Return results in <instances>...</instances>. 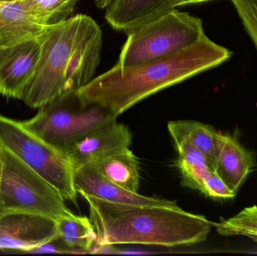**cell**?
Segmentation results:
<instances>
[{
	"label": "cell",
	"instance_id": "25",
	"mask_svg": "<svg viewBox=\"0 0 257 256\" xmlns=\"http://www.w3.org/2000/svg\"><path fill=\"white\" fill-rule=\"evenodd\" d=\"M113 0H95L96 7L99 9H105L109 6Z\"/></svg>",
	"mask_w": 257,
	"mask_h": 256
},
{
	"label": "cell",
	"instance_id": "20",
	"mask_svg": "<svg viewBox=\"0 0 257 256\" xmlns=\"http://www.w3.org/2000/svg\"><path fill=\"white\" fill-rule=\"evenodd\" d=\"M220 235L244 236L257 243V205L245 207L232 217L213 223Z\"/></svg>",
	"mask_w": 257,
	"mask_h": 256
},
{
	"label": "cell",
	"instance_id": "28",
	"mask_svg": "<svg viewBox=\"0 0 257 256\" xmlns=\"http://www.w3.org/2000/svg\"><path fill=\"white\" fill-rule=\"evenodd\" d=\"M2 213H1V210H0V216H1Z\"/></svg>",
	"mask_w": 257,
	"mask_h": 256
},
{
	"label": "cell",
	"instance_id": "6",
	"mask_svg": "<svg viewBox=\"0 0 257 256\" xmlns=\"http://www.w3.org/2000/svg\"><path fill=\"white\" fill-rule=\"evenodd\" d=\"M80 18L81 15H77L48 26L39 37V61L21 98L27 106L39 108L61 96Z\"/></svg>",
	"mask_w": 257,
	"mask_h": 256
},
{
	"label": "cell",
	"instance_id": "21",
	"mask_svg": "<svg viewBox=\"0 0 257 256\" xmlns=\"http://www.w3.org/2000/svg\"><path fill=\"white\" fill-rule=\"evenodd\" d=\"M175 166L179 171L183 186L203 194L205 180L211 171H214L209 165H197L189 163L178 159Z\"/></svg>",
	"mask_w": 257,
	"mask_h": 256
},
{
	"label": "cell",
	"instance_id": "11",
	"mask_svg": "<svg viewBox=\"0 0 257 256\" xmlns=\"http://www.w3.org/2000/svg\"><path fill=\"white\" fill-rule=\"evenodd\" d=\"M131 131L117 120L78 138L65 150L74 171L96 159L112 154L132 144Z\"/></svg>",
	"mask_w": 257,
	"mask_h": 256
},
{
	"label": "cell",
	"instance_id": "12",
	"mask_svg": "<svg viewBox=\"0 0 257 256\" xmlns=\"http://www.w3.org/2000/svg\"><path fill=\"white\" fill-rule=\"evenodd\" d=\"M74 183L78 194H85L105 201L133 205L164 206L178 208L177 201L144 196L128 191L99 174L90 165L74 171Z\"/></svg>",
	"mask_w": 257,
	"mask_h": 256
},
{
	"label": "cell",
	"instance_id": "18",
	"mask_svg": "<svg viewBox=\"0 0 257 256\" xmlns=\"http://www.w3.org/2000/svg\"><path fill=\"white\" fill-rule=\"evenodd\" d=\"M57 223L59 236L77 254L93 253L97 236L90 218L71 211Z\"/></svg>",
	"mask_w": 257,
	"mask_h": 256
},
{
	"label": "cell",
	"instance_id": "7",
	"mask_svg": "<svg viewBox=\"0 0 257 256\" xmlns=\"http://www.w3.org/2000/svg\"><path fill=\"white\" fill-rule=\"evenodd\" d=\"M0 147L7 149L57 189L66 201L76 204L74 169L64 153L27 130L21 121L0 114Z\"/></svg>",
	"mask_w": 257,
	"mask_h": 256
},
{
	"label": "cell",
	"instance_id": "1",
	"mask_svg": "<svg viewBox=\"0 0 257 256\" xmlns=\"http://www.w3.org/2000/svg\"><path fill=\"white\" fill-rule=\"evenodd\" d=\"M232 55L205 35L174 55L136 66L116 64L75 95L83 107L96 105L117 117L151 95L217 67Z\"/></svg>",
	"mask_w": 257,
	"mask_h": 256
},
{
	"label": "cell",
	"instance_id": "16",
	"mask_svg": "<svg viewBox=\"0 0 257 256\" xmlns=\"http://www.w3.org/2000/svg\"><path fill=\"white\" fill-rule=\"evenodd\" d=\"M87 165H91L109 181L131 192H138L140 184V164L130 147L96 159Z\"/></svg>",
	"mask_w": 257,
	"mask_h": 256
},
{
	"label": "cell",
	"instance_id": "19",
	"mask_svg": "<svg viewBox=\"0 0 257 256\" xmlns=\"http://www.w3.org/2000/svg\"><path fill=\"white\" fill-rule=\"evenodd\" d=\"M41 24L52 26L72 16L79 0H16Z\"/></svg>",
	"mask_w": 257,
	"mask_h": 256
},
{
	"label": "cell",
	"instance_id": "22",
	"mask_svg": "<svg viewBox=\"0 0 257 256\" xmlns=\"http://www.w3.org/2000/svg\"><path fill=\"white\" fill-rule=\"evenodd\" d=\"M257 49V0H231Z\"/></svg>",
	"mask_w": 257,
	"mask_h": 256
},
{
	"label": "cell",
	"instance_id": "15",
	"mask_svg": "<svg viewBox=\"0 0 257 256\" xmlns=\"http://www.w3.org/2000/svg\"><path fill=\"white\" fill-rule=\"evenodd\" d=\"M48 27L16 0H0V47L39 39Z\"/></svg>",
	"mask_w": 257,
	"mask_h": 256
},
{
	"label": "cell",
	"instance_id": "14",
	"mask_svg": "<svg viewBox=\"0 0 257 256\" xmlns=\"http://www.w3.org/2000/svg\"><path fill=\"white\" fill-rule=\"evenodd\" d=\"M253 155L234 137L220 135L214 171L236 195L254 166Z\"/></svg>",
	"mask_w": 257,
	"mask_h": 256
},
{
	"label": "cell",
	"instance_id": "24",
	"mask_svg": "<svg viewBox=\"0 0 257 256\" xmlns=\"http://www.w3.org/2000/svg\"><path fill=\"white\" fill-rule=\"evenodd\" d=\"M29 253H66L77 254L72 248L69 247L60 236L32 249Z\"/></svg>",
	"mask_w": 257,
	"mask_h": 256
},
{
	"label": "cell",
	"instance_id": "23",
	"mask_svg": "<svg viewBox=\"0 0 257 256\" xmlns=\"http://www.w3.org/2000/svg\"><path fill=\"white\" fill-rule=\"evenodd\" d=\"M203 195L218 200L231 199L236 195L214 171L210 172L205 180Z\"/></svg>",
	"mask_w": 257,
	"mask_h": 256
},
{
	"label": "cell",
	"instance_id": "13",
	"mask_svg": "<svg viewBox=\"0 0 257 256\" xmlns=\"http://www.w3.org/2000/svg\"><path fill=\"white\" fill-rule=\"evenodd\" d=\"M180 0H113L105 19L114 30L126 32L179 6Z\"/></svg>",
	"mask_w": 257,
	"mask_h": 256
},
{
	"label": "cell",
	"instance_id": "8",
	"mask_svg": "<svg viewBox=\"0 0 257 256\" xmlns=\"http://www.w3.org/2000/svg\"><path fill=\"white\" fill-rule=\"evenodd\" d=\"M102 34L97 23L81 15L79 27L66 68L62 96L75 94L94 78L100 63Z\"/></svg>",
	"mask_w": 257,
	"mask_h": 256
},
{
	"label": "cell",
	"instance_id": "5",
	"mask_svg": "<svg viewBox=\"0 0 257 256\" xmlns=\"http://www.w3.org/2000/svg\"><path fill=\"white\" fill-rule=\"evenodd\" d=\"M117 117L96 105L83 107L75 94L62 96L39 108L21 121L23 126L64 153L72 143Z\"/></svg>",
	"mask_w": 257,
	"mask_h": 256
},
{
	"label": "cell",
	"instance_id": "4",
	"mask_svg": "<svg viewBox=\"0 0 257 256\" xmlns=\"http://www.w3.org/2000/svg\"><path fill=\"white\" fill-rule=\"evenodd\" d=\"M1 213L21 212L60 219L70 213L66 200L19 158L0 147Z\"/></svg>",
	"mask_w": 257,
	"mask_h": 256
},
{
	"label": "cell",
	"instance_id": "10",
	"mask_svg": "<svg viewBox=\"0 0 257 256\" xmlns=\"http://www.w3.org/2000/svg\"><path fill=\"white\" fill-rule=\"evenodd\" d=\"M39 39L0 47V94L21 100L40 54Z\"/></svg>",
	"mask_w": 257,
	"mask_h": 256
},
{
	"label": "cell",
	"instance_id": "3",
	"mask_svg": "<svg viewBox=\"0 0 257 256\" xmlns=\"http://www.w3.org/2000/svg\"><path fill=\"white\" fill-rule=\"evenodd\" d=\"M125 33L117 63L124 67L174 55L205 35L202 19L175 9Z\"/></svg>",
	"mask_w": 257,
	"mask_h": 256
},
{
	"label": "cell",
	"instance_id": "26",
	"mask_svg": "<svg viewBox=\"0 0 257 256\" xmlns=\"http://www.w3.org/2000/svg\"><path fill=\"white\" fill-rule=\"evenodd\" d=\"M212 1V0H180L179 6H185V5L197 4V3H206V2Z\"/></svg>",
	"mask_w": 257,
	"mask_h": 256
},
{
	"label": "cell",
	"instance_id": "17",
	"mask_svg": "<svg viewBox=\"0 0 257 256\" xmlns=\"http://www.w3.org/2000/svg\"><path fill=\"white\" fill-rule=\"evenodd\" d=\"M168 130L170 135H179L190 141L205 155L214 170L221 135L220 132L209 125L194 120L169 122Z\"/></svg>",
	"mask_w": 257,
	"mask_h": 256
},
{
	"label": "cell",
	"instance_id": "2",
	"mask_svg": "<svg viewBox=\"0 0 257 256\" xmlns=\"http://www.w3.org/2000/svg\"><path fill=\"white\" fill-rule=\"evenodd\" d=\"M87 201L99 248L117 244L190 246L205 242L213 222L181 207L109 202L80 194Z\"/></svg>",
	"mask_w": 257,
	"mask_h": 256
},
{
	"label": "cell",
	"instance_id": "9",
	"mask_svg": "<svg viewBox=\"0 0 257 256\" xmlns=\"http://www.w3.org/2000/svg\"><path fill=\"white\" fill-rule=\"evenodd\" d=\"M55 219L21 212L0 216V250L30 252L58 236Z\"/></svg>",
	"mask_w": 257,
	"mask_h": 256
},
{
	"label": "cell",
	"instance_id": "29",
	"mask_svg": "<svg viewBox=\"0 0 257 256\" xmlns=\"http://www.w3.org/2000/svg\"><path fill=\"white\" fill-rule=\"evenodd\" d=\"M2 1H7V0H2Z\"/></svg>",
	"mask_w": 257,
	"mask_h": 256
},
{
	"label": "cell",
	"instance_id": "27",
	"mask_svg": "<svg viewBox=\"0 0 257 256\" xmlns=\"http://www.w3.org/2000/svg\"><path fill=\"white\" fill-rule=\"evenodd\" d=\"M1 169H2V162H1V159H0V176H1Z\"/></svg>",
	"mask_w": 257,
	"mask_h": 256
}]
</instances>
